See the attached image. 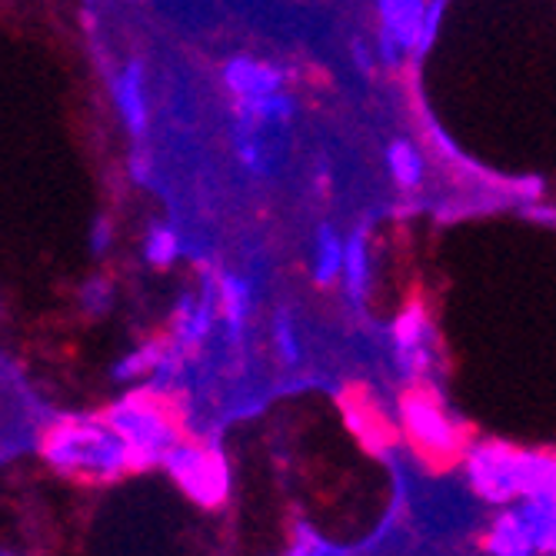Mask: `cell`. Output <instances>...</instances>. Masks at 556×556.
I'll return each instance as SVG.
<instances>
[{"label": "cell", "mask_w": 556, "mask_h": 556, "mask_svg": "<svg viewBox=\"0 0 556 556\" xmlns=\"http://www.w3.org/2000/svg\"><path fill=\"white\" fill-rule=\"evenodd\" d=\"M287 84V74L261 58L237 54L224 64V87L233 93V100H254V97H270L280 93Z\"/></svg>", "instance_id": "30bf717a"}, {"label": "cell", "mask_w": 556, "mask_h": 556, "mask_svg": "<svg viewBox=\"0 0 556 556\" xmlns=\"http://www.w3.org/2000/svg\"><path fill=\"white\" fill-rule=\"evenodd\" d=\"M400 427L420 453H427V457L457 460L460 450H464V430L453 424V417L446 414L443 403L424 387H414V390L403 393Z\"/></svg>", "instance_id": "277c9868"}, {"label": "cell", "mask_w": 556, "mask_h": 556, "mask_svg": "<svg viewBox=\"0 0 556 556\" xmlns=\"http://www.w3.org/2000/svg\"><path fill=\"white\" fill-rule=\"evenodd\" d=\"M250 317V283L237 274L220 277V320L227 324V333L237 340Z\"/></svg>", "instance_id": "2e32d148"}, {"label": "cell", "mask_w": 556, "mask_h": 556, "mask_svg": "<svg viewBox=\"0 0 556 556\" xmlns=\"http://www.w3.org/2000/svg\"><path fill=\"white\" fill-rule=\"evenodd\" d=\"M343 287L350 300H364L370 287V254H367V230L350 233L346 257H343Z\"/></svg>", "instance_id": "e0dca14e"}, {"label": "cell", "mask_w": 556, "mask_h": 556, "mask_svg": "<svg viewBox=\"0 0 556 556\" xmlns=\"http://www.w3.org/2000/svg\"><path fill=\"white\" fill-rule=\"evenodd\" d=\"M143 257H147L150 267L167 270L180 257V237L170 227L154 224V227L147 230V240H143Z\"/></svg>", "instance_id": "ffe728a7"}, {"label": "cell", "mask_w": 556, "mask_h": 556, "mask_svg": "<svg viewBox=\"0 0 556 556\" xmlns=\"http://www.w3.org/2000/svg\"><path fill=\"white\" fill-rule=\"evenodd\" d=\"M104 420L127 443L134 470H147V467L167 460V453L180 443L174 420L167 417L164 403L154 396V390H137V393L124 396L104 414Z\"/></svg>", "instance_id": "3957f363"}, {"label": "cell", "mask_w": 556, "mask_h": 556, "mask_svg": "<svg viewBox=\"0 0 556 556\" xmlns=\"http://www.w3.org/2000/svg\"><path fill=\"white\" fill-rule=\"evenodd\" d=\"M43 457L50 467L74 477L114 480L134 470L130 450L104 417H67L47 427Z\"/></svg>", "instance_id": "6da1fadb"}, {"label": "cell", "mask_w": 556, "mask_h": 556, "mask_svg": "<svg viewBox=\"0 0 556 556\" xmlns=\"http://www.w3.org/2000/svg\"><path fill=\"white\" fill-rule=\"evenodd\" d=\"M350 50H353V64H357V71L370 77V74H374V64L380 61V58H377V50H370L364 40H353Z\"/></svg>", "instance_id": "cb8c5ba5"}, {"label": "cell", "mask_w": 556, "mask_h": 556, "mask_svg": "<svg viewBox=\"0 0 556 556\" xmlns=\"http://www.w3.org/2000/svg\"><path fill=\"white\" fill-rule=\"evenodd\" d=\"M108 247H111V224L100 217L93 224V233H90V250H93V254H104Z\"/></svg>", "instance_id": "d4e9b609"}, {"label": "cell", "mask_w": 556, "mask_h": 556, "mask_svg": "<svg viewBox=\"0 0 556 556\" xmlns=\"http://www.w3.org/2000/svg\"><path fill=\"white\" fill-rule=\"evenodd\" d=\"M343 257H346V240L330 224L317 227L314 237V280L317 287H330L333 280H343Z\"/></svg>", "instance_id": "5bb4252c"}, {"label": "cell", "mask_w": 556, "mask_h": 556, "mask_svg": "<svg viewBox=\"0 0 556 556\" xmlns=\"http://www.w3.org/2000/svg\"><path fill=\"white\" fill-rule=\"evenodd\" d=\"M170 346L167 343H143L137 346L134 353H127V357L114 367V377L117 380H134V377H143V374H157L167 361Z\"/></svg>", "instance_id": "d6986e66"}, {"label": "cell", "mask_w": 556, "mask_h": 556, "mask_svg": "<svg viewBox=\"0 0 556 556\" xmlns=\"http://www.w3.org/2000/svg\"><path fill=\"white\" fill-rule=\"evenodd\" d=\"M377 58L387 67H396L403 54H424L430 0H377Z\"/></svg>", "instance_id": "52a82bcc"}, {"label": "cell", "mask_w": 556, "mask_h": 556, "mask_svg": "<svg viewBox=\"0 0 556 556\" xmlns=\"http://www.w3.org/2000/svg\"><path fill=\"white\" fill-rule=\"evenodd\" d=\"M393 361L410 380H424L433 364V330L420 300L393 320Z\"/></svg>", "instance_id": "ba28073f"}, {"label": "cell", "mask_w": 556, "mask_h": 556, "mask_svg": "<svg viewBox=\"0 0 556 556\" xmlns=\"http://www.w3.org/2000/svg\"><path fill=\"white\" fill-rule=\"evenodd\" d=\"M164 467L170 470V477L177 480V486L200 507H224L227 493H230V473H227V460L217 446H200V443H177Z\"/></svg>", "instance_id": "5b68a950"}, {"label": "cell", "mask_w": 556, "mask_h": 556, "mask_svg": "<svg viewBox=\"0 0 556 556\" xmlns=\"http://www.w3.org/2000/svg\"><path fill=\"white\" fill-rule=\"evenodd\" d=\"M220 317V280L211 283L204 280L200 293H184L177 300L174 311V337L180 350L197 346L200 340H207V333L214 330V320Z\"/></svg>", "instance_id": "9c48e42d"}, {"label": "cell", "mask_w": 556, "mask_h": 556, "mask_svg": "<svg viewBox=\"0 0 556 556\" xmlns=\"http://www.w3.org/2000/svg\"><path fill=\"white\" fill-rule=\"evenodd\" d=\"M523 496H556V453H527Z\"/></svg>", "instance_id": "ac0fdd59"}, {"label": "cell", "mask_w": 556, "mask_h": 556, "mask_svg": "<svg viewBox=\"0 0 556 556\" xmlns=\"http://www.w3.org/2000/svg\"><path fill=\"white\" fill-rule=\"evenodd\" d=\"M523 467L527 450H514L507 443H480L467 450V477L480 500L493 507H510L523 496Z\"/></svg>", "instance_id": "8992f818"}, {"label": "cell", "mask_w": 556, "mask_h": 556, "mask_svg": "<svg viewBox=\"0 0 556 556\" xmlns=\"http://www.w3.org/2000/svg\"><path fill=\"white\" fill-rule=\"evenodd\" d=\"M80 303L87 307V314H104L108 307H111V283L108 280H90V283H84V290H80Z\"/></svg>", "instance_id": "7402d4cb"}, {"label": "cell", "mask_w": 556, "mask_h": 556, "mask_svg": "<svg viewBox=\"0 0 556 556\" xmlns=\"http://www.w3.org/2000/svg\"><path fill=\"white\" fill-rule=\"evenodd\" d=\"M517 507L533 533L536 556H556V496H523Z\"/></svg>", "instance_id": "4fadbf2b"}, {"label": "cell", "mask_w": 556, "mask_h": 556, "mask_svg": "<svg viewBox=\"0 0 556 556\" xmlns=\"http://www.w3.org/2000/svg\"><path fill=\"white\" fill-rule=\"evenodd\" d=\"M274 340H277V353L283 357V364H296L300 361V340H296L293 320L287 314H277V320H274Z\"/></svg>", "instance_id": "44dd1931"}, {"label": "cell", "mask_w": 556, "mask_h": 556, "mask_svg": "<svg viewBox=\"0 0 556 556\" xmlns=\"http://www.w3.org/2000/svg\"><path fill=\"white\" fill-rule=\"evenodd\" d=\"M233 154L250 177H270L280 167L293 100L280 90L270 97L233 100Z\"/></svg>", "instance_id": "7a4b0ae2"}, {"label": "cell", "mask_w": 556, "mask_h": 556, "mask_svg": "<svg viewBox=\"0 0 556 556\" xmlns=\"http://www.w3.org/2000/svg\"><path fill=\"white\" fill-rule=\"evenodd\" d=\"M387 170H390V177L396 180V187H403V190H417L420 184H424V157H420V150H417V143L414 140H407V137H396V140H390V147H387Z\"/></svg>", "instance_id": "9a60e30c"}, {"label": "cell", "mask_w": 556, "mask_h": 556, "mask_svg": "<svg viewBox=\"0 0 556 556\" xmlns=\"http://www.w3.org/2000/svg\"><path fill=\"white\" fill-rule=\"evenodd\" d=\"M114 100H117V111H121L127 134L143 137L147 124H150V111H147V77H143L140 61L124 64V71L117 74V84H114Z\"/></svg>", "instance_id": "8fae6325"}, {"label": "cell", "mask_w": 556, "mask_h": 556, "mask_svg": "<svg viewBox=\"0 0 556 556\" xmlns=\"http://www.w3.org/2000/svg\"><path fill=\"white\" fill-rule=\"evenodd\" d=\"M486 549L493 556H536V543L520 507H503L493 517L486 533Z\"/></svg>", "instance_id": "7c38bea8"}, {"label": "cell", "mask_w": 556, "mask_h": 556, "mask_svg": "<svg viewBox=\"0 0 556 556\" xmlns=\"http://www.w3.org/2000/svg\"><path fill=\"white\" fill-rule=\"evenodd\" d=\"M290 556H337L327 543H320L314 533H300L296 543L290 546Z\"/></svg>", "instance_id": "603a6c76"}]
</instances>
